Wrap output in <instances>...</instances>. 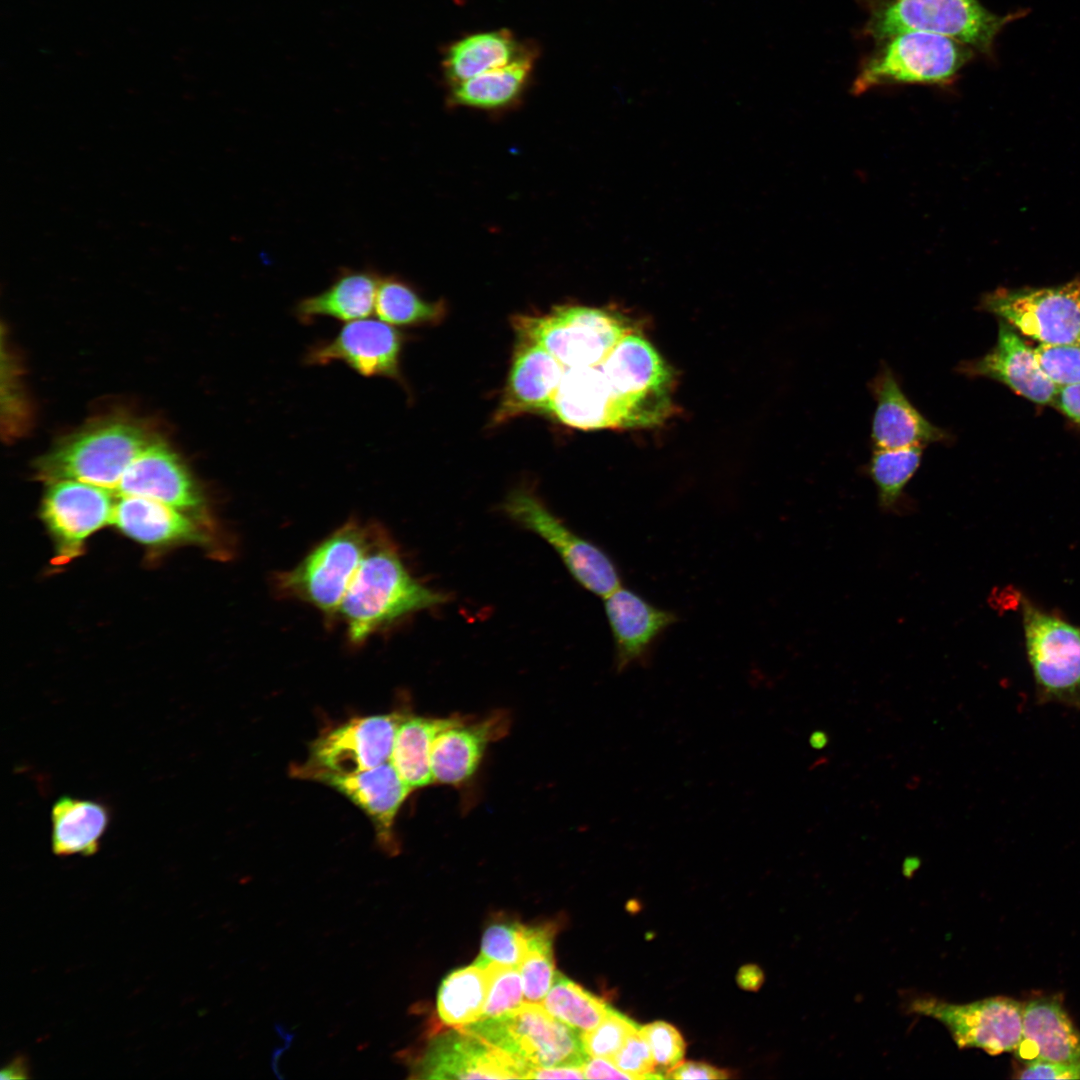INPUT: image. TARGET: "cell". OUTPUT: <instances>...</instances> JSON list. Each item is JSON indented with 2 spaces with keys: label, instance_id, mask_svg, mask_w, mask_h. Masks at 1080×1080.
<instances>
[{
  "label": "cell",
  "instance_id": "5bb4252c",
  "mask_svg": "<svg viewBox=\"0 0 1080 1080\" xmlns=\"http://www.w3.org/2000/svg\"><path fill=\"white\" fill-rule=\"evenodd\" d=\"M40 516L65 563L82 552L85 540L112 522L115 502L110 490L77 480L49 483Z\"/></svg>",
  "mask_w": 1080,
  "mask_h": 1080
},
{
  "label": "cell",
  "instance_id": "ee69618b",
  "mask_svg": "<svg viewBox=\"0 0 1080 1080\" xmlns=\"http://www.w3.org/2000/svg\"><path fill=\"white\" fill-rule=\"evenodd\" d=\"M726 1071L701 1062H684L667 1071L665 1078L672 1079H726Z\"/></svg>",
  "mask_w": 1080,
  "mask_h": 1080
},
{
  "label": "cell",
  "instance_id": "5b68a950",
  "mask_svg": "<svg viewBox=\"0 0 1080 1080\" xmlns=\"http://www.w3.org/2000/svg\"><path fill=\"white\" fill-rule=\"evenodd\" d=\"M374 522L350 519L315 545L293 568L274 576L283 597L300 600L328 620L337 613L369 546Z\"/></svg>",
  "mask_w": 1080,
  "mask_h": 1080
},
{
  "label": "cell",
  "instance_id": "d6986e66",
  "mask_svg": "<svg viewBox=\"0 0 1080 1080\" xmlns=\"http://www.w3.org/2000/svg\"><path fill=\"white\" fill-rule=\"evenodd\" d=\"M510 717L496 711L480 720L458 718L441 730L431 751L433 782L462 786L477 772L489 745L508 732Z\"/></svg>",
  "mask_w": 1080,
  "mask_h": 1080
},
{
  "label": "cell",
  "instance_id": "ab89813d",
  "mask_svg": "<svg viewBox=\"0 0 1080 1080\" xmlns=\"http://www.w3.org/2000/svg\"><path fill=\"white\" fill-rule=\"evenodd\" d=\"M1034 353L1041 368L1056 385L1080 383V346L1039 344Z\"/></svg>",
  "mask_w": 1080,
  "mask_h": 1080
},
{
  "label": "cell",
  "instance_id": "f1b7e54d",
  "mask_svg": "<svg viewBox=\"0 0 1080 1080\" xmlns=\"http://www.w3.org/2000/svg\"><path fill=\"white\" fill-rule=\"evenodd\" d=\"M109 822V808L102 802L71 796L58 798L51 810L53 853L57 856L95 854Z\"/></svg>",
  "mask_w": 1080,
  "mask_h": 1080
},
{
  "label": "cell",
  "instance_id": "e575fe53",
  "mask_svg": "<svg viewBox=\"0 0 1080 1080\" xmlns=\"http://www.w3.org/2000/svg\"><path fill=\"white\" fill-rule=\"evenodd\" d=\"M541 1004L553 1017L580 1033L595 1028L611 1010L600 998L559 972Z\"/></svg>",
  "mask_w": 1080,
  "mask_h": 1080
},
{
  "label": "cell",
  "instance_id": "ffe728a7",
  "mask_svg": "<svg viewBox=\"0 0 1080 1080\" xmlns=\"http://www.w3.org/2000/svg\"><path fill=\"white\" fill-rule=\"evenodd\" d=\"M957 369L968 376L999 381L1015 393L1042 405H1053L1059 389L1041 368L1034 349L1002 320L995 346L980 358L962 362Z\"/></svg>",
  "mask_w": 1080,
  "mask_h": 1080
},
{
  "label": "cell",
  "instance_id": "7c38bea8",
  "mask_svg": "<svg viewBox=\"0 0 1080 1080\" xmlns=\"http://www.w3.org/2000/svg\"><path fill=\"white\" fill-rule=\"evenodd\" d=\"M1023 1004L1005 996L967 1004L919 997L909 1003L908 1011L942 1023L958 1048H979L995 1056L1015 1052L1018 1048L1022 1038Z\"/></svg>",
  "mask_w": 1080,
  "mask_h": 1080
},
{
  "label": "cell",
  "instance_id": "9a60e30c",
  "mask_svg": "<svg viewBox=\"0 0 1080 1080\" xmlns=\"http://www.w3.org/2000/svg\"><path fill=\"white\" fill-rule=\"evenodd\" d=\"M405 335L384 321L364 319L345 324L331 339L309 347L304 363L310 366L342 362L364 377H385L403 382L400 361Z\"/></svg>",
  "mask_w": 1080,
  "mask_h": 1080
},
{
  "label": "cell",
  "instance_id": "9c48e42d",
  "mask_svg": "<svg viewBox=\"0 0 1080 1080\" xmlns=\"http://www.w3.org/2000/svg\"><path fill=\"white\" fill-rule=\"evenodd\" d=\"M598 366L616 397L621 428L655 426L670 416L674 375L645 338L629 333Z\"/></svg>",
  "mask_w": 1080,
  "mask_h": 1080
},
{
  "label": "cell",
  "instance_id": "b9f144b4",
  "mask_svg": "<svg viewBox=\"0 0 1080 1080\" xmlns=\"http://www.w3.org/2000/svg\"><path fill=\"white\" fill-rule=\"evenodd\" d=\"M610 1061L629 1074L632 1079L664 1078L663 1075L656 1073V1064L650 1046L641 1032V1027L627 1038Z\"/></svg>",
  "mask_w": 1080,
  "mask_h": 1080
},
{
  "label": "cell",
  "instance_id": "d590c367",
  "mask_svg": "<svg viewBox=\"0 0 1080 1080\" xmlns=\"http://www.w3.org/2000/svg\"><path fill=\"white\" fill-rule=\"evenodd\" d=\"M554 931L552 924L530 927L528 949L518 967L526 1002L541 1003L552 986Z\"/></svg>",
  "mask_w": 1080,
  "mask_h": 1080
},
{
  "label": "cell",
  "instance_id": "8992f818",
  "mask_svg": "<svg viewBox=\"0 0 1080 1080\" xmlns=\"http://www.w3.org/2000/svg\"><path fill=\"white\" fill-rule=\"evenodd\" d=\"M461 1029L511 1057L526 1072L558 1066L583 1067L589 1056L581 1033L553 1017L541 1003L524 1002L503 1016Z\"/></svg>",
  "mask_w": 1080,
  "mask_h": 1080
},
{
  "label": "cell",
  "instance_id": "bcb514c9",
  "mask_svg": "<svg viewBox=\"0 0 1080 1080\" xmlns=\"http://www.w3.org/2000/svg\"><path fill=\"white\" fill-rule=\"evenodd\" d=\"M587 1079H632L620 1070L612 1061L600 1057H589L583 1066Z\"/></svg>",
  "mask_w": 1080,
  "mask_h": 1080
},
{
  "label": "cell",
  "instance_id": "836d02e7",
  "mask_svg": "<svg viewBox=\"0 0 1080 1080\" xmlns=\"http://www.w3.org/2000/svg\"><path fill=\"white\" fill-rule=\"evenodd\" d=\"M923 449V446L873 449L867 473L876 486L878 504L884 511H895L900 505L907 484L921 464Z\"/></svg>",
  "mask_w": 1080,
  "mask_h": 1080
},
{
  "label": "cell",
  "instance_id": "3957f363",
  "mask_svg": "<svg viewBox=\"0 0 1080 1080\" xmlns=\"http://www.w3.org/2000/svg\"><path fill=\"white\" fill-rule=\"evenodd\" d=\"M863 28L878 41L906 31H923L957 40L991 55L996 36L1024 12L998 15L979 0H865Z\"/></svg>",
  "mask_w": 1080,
  "mask_h": 1080
},
{
  "label": "cell",
  "instance_id": "603a6c76",
  "mask_svg": "<svg viewBox=\"0 0 1080 1080\" xmlns=\"http://www.w3.org/2000/svg\"><path fill=\"white\" fill-rule=\"evenodd\" d=\"M565 369L539 344L518 338L493 423L500 424L524 413L548 414Z\"/></svg>",
  "mask_w": 1080,
  "mask_h": 1080
},
{
  "label": "cell",
  "instance_id": "2e32d148",
  "mask_svg": "<svg viewBox=\"0 0 1080 1080\" xmlns=\"http://www.w3.org/2000/svg\"><path fill=\"white\" fill-rule=\"evenodd\" d=\"M115 492L159 501L209 524L201 489L176 454L156 438L128 466Z\"/></svg>",
  "mask_w": 1080,
  "mask_h": 1080
},
{
  "label": "cell",
  "instance_id": "52a82bcc",
  "mask_svg": "<svg viewBox=\"0 0 1080 1080\" xmlns=\"http://www.w3.org/2000/svg\"><path fill=\"white\" fill-rule=\"evenodd\" d=\"M518 338L537 343L565 368L600 365L632 332L622 315L594 307L555 306L543 315H517Z\"/></svg>",
  "mask_w": 1080,
  "mask_h": 1080
},
{
  "label": "cell",
  "instance_id": "277c9868",
  "mask_svg": "<svg viewBox=\"0 0 1080 1080\" xmlns=\"http://www.w3.org/2000/svg\"><path fill=\"white\" fill-rule=\"evenodd\" d=\"M974 50L952 38L923 31H906L877 41L864 57L851 91L895 84L947 86L971 61Z\"/></svg>",
  "mask_w": 1080,
  "mask_h": 1080
},
{
  "label": "cell",
  "instance_id": "f6af8a7d",
  "mask_svg": "<svg viewBox=\"0 0 1080 1080\" xmlns=\"http://www.w3.org/2000/svg\"><path fill=\"white\" fill-rule=\"evenodd\" d=\"M1053 405L1069 419L1080 424V383L1059 386Z\"/></svg>",
  "mask_w": 1080,
  "mask_h": 1080
},
{
  "label": "cell",
  "instance_id": "1f68e13d",
  "mask_svg": "<svg viewBox=\"0 0 1080 1080\" xmlns=\"http://www.w3.org/2000/svg\"><path fill=\"white\" fill-rule=\"evenodd\" d=\"M488 985L487 967L476 963L448 974L437 996V1012L441 1021L453 1028H462L480 1020Z\"/></svg>",
  "mask_w": 1080,
  "mask_h": 1080
},
{
  "label": "cell",
  "instance_id": "7a4b0ae2",
  "mask_svg": "<svg viewBox=\"0 0 1080 1080\" xmlns=\"http://www.w3.org/2000/svg\"><path fill=\"white\" fill-rule=\"evenodd\" d=\"M155 438L136 422L109 418L62 440L36 464L49 483L77 480L116 491L132 461Z\"/></svg>",
  "mask_w": 1080,
  "mask_h": 1080
},
{
  "label": "cell",
  "instance_id": "30bf717a",
  "mask_svg": "<svg viewBox=\"0 0 1080 1080\" xmlns=\"http://www.w3.org/2000/svg\"><path fill=\"white\" fill-rule=\"evenodd\" d=\"M502 511L550 545L569 574L587 591L605 598L622 586L620 570L612 557L569 528L533 491L527 488L511 491Z\"/></svg>",
  "mask_w": 1080,
  "mask_h": 1080
},
{
  "label": "cell",
  "instance_id": "74e56055",
  "mask_svg": "<svg viewBox=\"0 0 1080 1080\" xmlns=\"http://www.w3.org/2000/svg\"><path fill=\"white\" fill-rule=\"evenodd\" d=\"M486 967L489 985L481 1019L500 1017L520 1007L525 997L519 968L498 963Z\"/></svg>",
  "mask_w": 1080,
  "mask_h": 1080
},
{
  "label": "cell",
  "instance_id": "4fadbf2b",
  "mask_svg": "<svg viewBox=\"0 0 1080 1080\" xmlns=\"http://www.w3.org/2000/svg\"><path fill=\"white\" fill-rule=\"evenodd\" d=\"M405 714L356 717L319 736L296 776L314 780L322 774H353L388 762Z\"/></svg>",
  "mask_w": 1080,
  "mask_h": 1080
},
{
  "label": "cell",
  "instance_id": "e0dca14e",
  "mask_svg": "<svg viewBox=\"0 0 1080 1080\" xmlns=\"http://www.w3.org/2000/svg\"><path fill=\"white\" fill-rule=\"evenodd\" d=\"M603 600L614 643L615 670L621 673L630 667L648 666L656 643L679 621L678 614L623 585Z\"/></svg>",
  "mask_w": 1080,
  "mask_h": 1080
},
{
  "label": "cell",
  "instance_id": "f35d334b",
  "mask_svg": "<svg viewBox=\"0 0 1080 1080\" xmlns=\"http://www.w3.org/2000/svg\"><path fill=\"white\" fill-rule=\"evenodd\" d=\"M640 1027L629 1017L611 1008L595 1028L581 1033L584 1050L589 1057L611 1060L627 1038Z\"/></svg>",
  "mask_w": 1080,
  "mask_h": 1080
},
{
  "label": "cell",
  "instance_id": "8fae6325",
  "mask_svg": "<svg viewBox=\"0 0 1080 1080\" xmlns=\"http://www.w3.org/2000/svg\"><path fill=\"white\" fill-rule=\"evenodd\" d=\"M981 306L1039 344L1080 346V279L1056 287L999 288Z\"/></svg>",
  "mask_w": 1080,
  "mask_h": 1080
},
{
  "label": "cell",
  "instance_id": "83f0119b",
  "mask_svg": "<svg viewBox=\"0 0 1080 1080\" xmlns=\"http://www.w3.org/2000/svg\"><path fill=\"white\" fill-rule=\"evenodd\" d=\"M535 50L507 29L468 34L451 43L442 58V69L450 84L506 66Z\"/></svg>",
  "mask_w": 1080,
  "mask_h": 1080
},
{
  "label": "cell",
  "instance_id": "6da1fadb",
  "mask_svg": "<svg viewBox=\"0 0 1080 1080\" xmlns=\"http://www.w3.org/2000/svg\"><path fill=\"white\" fill-rule=\"evenodd\" d=\"M414 577L390 534L373 523L371 538L337 613L347 640L359 646L407 617L447 602Z\"/></svg>",
  "mask_w": 1080,
  "mask_h": 1080
},
{
  "label": "cell",
  "instance_id": "7402d4cb",
  "mask_svg": "<svg viewBox=\"0 0 1080 1080\" xmlns=\"http://www.w3.org/2000/svg\"><path fill=\"white\" fill-rule=\"evenodd\" d=\"M314 780L335 789L361 809L372 822L383 848L392 852L397 848L395 819L412 789L390 761L353 774H322Z\"/></svg>",
  "mask_w": 1080,
  "mask_h": 1080
},
{
  "label": "cell",
  "instance_id": "f907efd6",
  "mask_svg": "<svg viewBox=\"0 0 1080 1080\" xmlns=\"http://www.w3.org/2000/svg\"><path fill=\"white\" fill-rule=\"evenodd\" d=\"M809 745L815 750L824 749L829 743V736L826 731L816 729L811 732L809 736Z\"/></svg>",
  "mask_w": 1080,
  "mask_h": 1080
},
{
  "label": "cell",
  "instance_id": "4dcf8cb0",
  "mask_svg": "<svg viewBox=\"0 0 1080 1080\" xmlns=\"http://www.w3.org/2000/svg\"><path fill=\"white\" fill-rule=\"evenodd\" d=\"M535 59L536 51L533 50L506 66L451 84L450 99L454 104L480 109L506 107L524 91Z\"/></svg>",
  "mask_w": 1080,
  "mask_h": 1080
},
{
  "label": "cell",
  "instance_id": "d6a6232c",
  "mask_svg": "<svg viewBox=\"0 0 1080 1080\" xmlns=\"http://www.w3.org/2000/svg\"><path fill=\"white\" fill-rule=\"evenodd\" d=\"M375 311L380 320L406 327L437 324L446 309L442 302L424 300L407 282L390 275L380 277Z\"/></svg>",
  "mask_w": 1080,
  "mask_h": 1080
},
{
  "label": "cell",
  "instance_id": "c3c4849f",
  "mask_svg": "<svg viewBox=\"0 0 1080 1080\" xmlns=\"http://www.w3.org/2000/svg\"><path fill=\"white\" fill-rule=\"evenodd\" d=\"M763 981V973L761 969L755 965H746L742 967L737 975L738 984L747 990H757L761 986Z\"/></svg>",
  "mask_w": 1080,
  "mask_h": 1080
},
{
  "label": "cell",
  "instance_id": "ba28073f",
  "mask_svg": "<svg viewBox=\"0 0 1080 1080\" xmlns=\"http://www.w3.org/2000/svg\"><path fill=\"white\" fill-rule=\"evenodd\" d=\"M1020 611L1037 703L1080 710V626L1026 597Z\"/></svg>",
  "mask_w": 1080,
  "mask_h": 1080
},
{
  "label": "cell",
  "instance_id": "484cf974",
  "mask_svg": "<svg viewBox=\"0 0 1080 1080\" xmlns=\"http://www.w3.org/2000/svg\"><path fill=\"white\" fill-rule=\"evenodd\" d=\"M1024 1063H1080V1031L1055 996L1023 1004L1022 1038L1014 1052Z\"/></svg>",
  "mask_w": 1080,
  "mask_h": 1080
},
{
  "label": "cell",
  "instance_id": "ac0fdd59",
  "mask_svg": "<svg viewBox=\"0 0 1080 1080\" xmlns=\"http://www.w3.org/2000/svg\"><path fill=\"white\" fill-rule=\"evenodd\" d=\"M424 1079H517L526 1072L511 1057L480 1038L454 1028L433 1038L415 1064Z\"/></svg>",
  "mask_w": 1080,
  "mask_h": 1080
},
{
  "label": "cell",
  "instance_id": "8d00e7d4",
  "mask_svg": "<svg viewBox=\"0 0 1080 1080\" xmlns=\"http://www.w3.org/2000/svg\"><path fill=\"white\" fill-rule=\"evenodd\" d=\"M530 927L511 920L493 922L483 934L474 963L483 967L489 963L519 967L528 949Z\"/></svg>",
  "mask_w": 1080,
  "mask_h": 1080
},
{
  "label": "cell",
  "instance_id": "cb8c5ba5",
  "mask_svg": "<svg viewBox=\"0 0 1080 1080\" xmlns=\"http://www.w3.org/2000/svg\"><path fill=\"white\" fill-rule=\"evenodd\" d=\"M548 414L582 430L621 428L616 397L599 366L566 368Z\"/></svg>",
  "mask_w": 1080,
  "mask_h": 1080
},
{
  "label": "cell",
  "instance_id": "4316f807",
  "mask_svg": "<svg viewBox=\"0 0 1080 1080\" xmlns=\"http://www.w3.org/2000/svg\"><path fill=\"white\" fill-rule=\"evenodd\" d=\"M380 275L371 269L343 268L331 285L318 294L302 298L295 315L303 324L320 317L354 321L372 314Z\"/></svg>",
  "mask_w": 1080,
  "mask_h": 1080
},
{
  "label": "cell",
  "instance_id": "7bdbcfd3",
  "mask_svg": "<svg viewBox=\"0 0 1080 1080\" xmlns=\"http://www.w3.org/2000/svg\"><path fill=\"white\" fill-rule=\"evenodd\" d=\"M1016 1075L1019 1079H1080V1063L1032 1061Z\"/></svg>",
  "mask_w": 1080,
  "mask_h": 1080
},
{
  "label": "cell",
  "instance_id": "60d3db41",
  "mask_svg": "<svg viewBox=\"0 0 1080 1080\" xmlns=\"http://www.w3.org/2000/svg\"><path fill=\"white\" fill-rule=\"evenodd\" d=\"M641 1032L650 1046L656 1066L668 1071L681 1063L686 1045L674 1026L656 1021L642 1026Z\"/></svg>",
  "mask_w": 1080,
  "mask_h": 1080
},
{
  "label": "cell",
  "instance_id": "7dc6e473",
  "mask_svg": "<svg viewBox=\"0 0 1080 1080\" xmlns=\"http://www.w3.org/2000/svg\"><path fill=\"white\" fill-rule=\"evenodd\" d=\"M529 1079H582L585 1078L583 1067L558 1066L549 1068H534L527 1075Z\"/></svg>",
  "mask_w": 1080,
  "mask_h": 1080
},
{
  "label": "cell",
  "instance_id": "44dd1931",
  "mask_svg": "<svg viewBox=\"0 0 1080 1080\" xmlns=\"http://www.w3.org/2000/svg\"><path fill=\"white\" fill-rule=\"evenodd\" d=\"M876 408L872 420L873 449L946 443L952 437L931 423L908 399L892 370L882 366L870 384Z\"/></svg>",
  "mask_w": 1080,
  "mask_h": 1080
},
{
  "label": "cell",
  "instance_id": "681fc988",
  "mask_svg": "<svg viewBox=\"0 0 1080 1080\" xmlns=\"http://www.w3.org/2000/svg\"><path fill=\"white\" fill-rule=\"evenodd\" d=\"M28 1066L24 1057L14 1058L1 1071V1079H23L28 1077Z\"/></svg>",
  "mask_w": 1080,
  "mask_h": 1080
},
{
  "label": "cell",
  "instance_id": "f546056e",
  "mask_svg": "<svg viewBox=\"0 0 1080 1080\" xmlns=\"http://www.w3.org/2000/svg\"><path fill=\"white\" fill-rule=\"evenodd\" d=\"M458 716L432 718L405 714L399 723L389 761L412 790L434 783L431 772L434 739Z\"/></svg>",
  "mask_w": 1080,
  "mask_h": 1080
},
{
  "label": "cell",
  "instance_id": "d4e9b609",
  "mask_svg": "<svg viewBox=\"0 0 1080 1080\" xmlns=\"http://www.w3.org/2000/svg\"><path fill=\"white\" fill-rule=\"evenodd\" d=\"M124 535L148 546L207 544L209 524L156 500L121 496L112 522Z\"/></svg>",
  "mask_w": 1080,
  "mask_h": 1080
}]
</instances>
